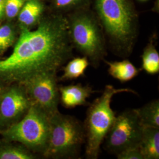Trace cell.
I'll use <instances>...</instances> for the list:
<instances>
[{
	"instance_id": "obj_1",
	"label": "cell",
	"mask_w": 159,
	"mask_h": 159,
	"mask_svg": "<svg viewBox=\"0 0 159 159\" xmlns=\"http://www.w3.org/2000/svg\"><path fill=\"white\" fill-rule=\"evenodd\" d=\"M67 17L40 21L37 29L21 27L11 54L0 60V83L23 84L37 74L58 71L73 56Z\"/></svg>"
},
{
	"instance_id": "obj_2",
	"label": "cell",
	"mask_w": 159,
	"mask_h": 159,
	"mask_svg": "<svg viewBox=\"0 0 159 159\" xmlns=\"http://www.w3.org/2000/svg\"><path fill=\"white\" fill-rule=\"evenodd\" d=\"M102 30L114 51L128 56L137 35L138 18L132 0H94Z\"/></svg>"
},
{
	"instance_id": "obj_3",
	"label": "cell",
	"mask_w": 159,
	"mask_h": 159,
	"mask_svg": "<svg viewBox=\"0 0 159 159\" xmlns=\"http://www.w3.org/2000/svg\"><path fill=\"white\" fill-rule=\"evenodd\" d=\"M121 93L137 94L127 88L116 89L112 85H106L101 96L90 105L83 124L85 131V156L88 159L98 158L100 146L116 118L111 107L114 96Z\"/></svg>"
},
{
	"instance_id": "obj_4",
	"label": "cell",
	"mask_w": 159,
	"mask_h": 159,
	"mask_svg": "<svg viewBox=\"0 0 159 159\" xmlns=\"http://www.w3.org/2000/svg\"><path fill=\"white\" fill-rule=\"evenodd\" d=\"M85 142L83 124L74 116L58 111L50 117L48 142L43 155L54 159L76 158Z\"/></svg>"
},
{
	"instance_id": "obj_5",
	"label": "cell",
	"mask_w": 159,
	"mask_h": 159,
	"mask_svg": "<svg viewBox=\"0 0 159 159\" xmlns=\"http://www.w3.org/2000/svg\"><path fill=\"white\" fill-rule=\"evenodd\" d=\"M50 131V117L31 104L22 119L0 130V134L7 141L18 143L31 152L43 154L47 148Z\"/></svg>"
},
{
	"instance_id": "obj_6",
	"label": "cell",
	"mask_w": 159,
	"mask_h": 159,
	"mask_svg": "<svg viewBox=\"0 0 159 159\" xmlns=\"http://www.w3.org/2000/svg\"><path fill=\"white\" fill-rule=\"evenodd\" d=\"M70 40L96 68L106 54L102 26L89 12L79 10L67 17Z\"/></svg>"
},
{
	"instance_id": "obj_7",
	"label": "cell",
	"mask_w": 159,
	"mask_h": 159,
	"mask_svg": "<svg viewBox=\"0 0 159 159\" xmlns=\"http://www.w3.org/2000/svg\"><path fill=\"white\" fill-rule=\"evenodd\" d=\"M143 128L135 110H125L116 117L104 139V148L117 154L126 148L139 146Z\"/></svg>"
},
{
	"instance_id": "obj_8",
	"label": "cell",
	"mask_w": 159,
	"mask_h": 159,
	"mask_svg": "<svg viewBox=\"0 0 159 159\" xmlns=\"http://www.w3.org/2000/svg\"><path fill=\"white\" fill-rule=\"evenodd\" d=\"M57 73L49 71L37 74L21 84L31 104L40 107L50 117L58 111L60 93Z\"/></svg>"
},
{
	"instance_id": "obj_9",
	"label": "cell",
	"mask_w": 159,
	"mask_h": 159,
	"mask_svg": "<svg viewBox=\"0 0 159 159\" xmlns=\"http://www.w3.org/2000/svg\"><path fill=\"white\" fill-rule=\"evenodd\" d=\"M31 105L23 85H7L0 100V130L22 119Z\"/></svg>"
},
{
	"instance_id": "obj_10",
	"label": "cell",
	"mask_w": 159,
	"mask_h": 159,
	"mask_svg": "<svg viewBox=\"0 0 159 159\" xmlns=\"http://www.w3.org/2000/svg\"><path fill=\"white\" fill-rule=\"evenodd\" d=\"M59 93L62 106L65 108H73L87 105V98L95 93V90L90 85L79 83L60 87Z\"/></svg>"
},
{
	"instance_id": "obj_11",
	"label": "cell",
	"mask_w": 159,
	"mask_h": 159,
	"mask_svg": "<svg viewBox=\"0 0 159 159\" xmlns=\"http://www.w3.org/2000/svg\"><path fill=\"white\" fill-rule=\"evenodd\" d=\"M139 147L144 159H159V128L144 127Z\"/></svg>"
},
{
	"instance_id": "obj_12",
	"label": "cell",
	"mask_w": 159,
	"mask_h": 159,
	"mask_svg": "<svg viewBox=\"0 0 159 159\" xmlns=\"http://www.w3.org/2000/svg\"><path fill=\"white\" fill-rule=\"evenodd\" d=\"M104 61L108 66L109 74L121 83H125L133 79L140 71V70L137 68L129 60L115 61L104 60Z\"/></svg>"
},
{
	"instance_id": "obj_13",
	"label": "cell",
	"mask_w": 159,
	"mask_h": 159,
	"mask_svg": "<svg viewBox=\"0 0 159 159\" xmlns=\"http://www.w3.org/2000/svg\"><path fill=\"white\" fill-rule=\"evenodd\" d=\"M43 10V4L39 0H27L19 12L18 20L22 27L29 29L37 23Z\"/></svg>"
},
{
	"instance_id": "obj_14",
	"label": "cell",
	"mask_w": 159,
	"mask_h": 159,
	"mask_svg": "<svg viewBox=\"0 0 159 159\" xmlns=\"http://www.w3.org/2000/svg\"><path fill=\"white\" fill-rule=\"evenodd\" d=\"M144 127L159 128V101H151L140 108L134 109Z\"/></svg>"
},
{
	"instance_id": "obj_15",
	"label": "cell",
	"mask_w": 159,
	"mask_h": 159,
	"mask_svg": "<svg viewBox=\"0 0 159 159\" xmlns=\"http://www.w3.org/2000/svg\"><path fill=\"white\" fill-rule=\"evenodd\" d=\"M35 157L27 148L4 139L0 142V159H33Z\"/></svg>"
},
{
	"instance_id": "obj_16",
	"label": "cell",
	"mask_w": 159,
	"mask_h": 159,
	"mask_svg": "<svg viewBox=\"0 0 159 159\" xmlns=\"http://www.w3.org/2000/svg\"><path fill=\"white\" fill-rule=\"evenodd\" d=\"M89 61L85 56L76 57L68 60V63L63 66V74L60 80L67 81L79 78L84 75L85 70L89 65Z\"/></svg>"
},
{
	"instance_id": "obj_17",
	"label": "cell",
	"mask_w": 159,
	"mask_h": 159,
	"mask_svg": "<svg viewBox=\"0 0 159 159\" xmlns=\"http://www.w3.org/2000/svg\"><path fill=\"white\" fill-rule=\"evenodd\" d=\"M142 68L148 74L154 75L159 72V54L151 41L144 48L142 56Z\"/></svg>"
},
{
	"instance_id": "obj_18",
	"label": "cell",
	"mask_w": 159,
	"mask_h": 159,
	"mask_svg": "<svg viewBox=\"0 0 159 159\" xmlns=\"http://www.w3.org/2000/svg\"><path fill=\"white\" fill-rule=\"evenodd\" d=\"M15 33L11 26L4 25L0 27V52L11 46L15 40Z\"/></svg>"
},
{
	"instance_id": "obj_19",
	"label": "cell",
	"mask_w": 159,
	"mask_h": 159,
	"mask_svg": "<svg viewBox=\"0 0 159 159\" xmlns=\"http://www.w3.org/2000/svg\"><path fill=\"white\" fill-rule=\"evenodd\" d=\"M89 0H55V6L58 9L66 10H79L87 6Z\"/></svg>"
},
{
	"instance_id": "obj_20",
	"label": "cell",
	"mask_w": 159,
	"mask_h": 159,
	"mask_svg": "<svg viewBox=\"0 0 159 159\" xmlns=\"http://www.w3.org/2000/svg\"><path fill=\"white\" fill-rule=\"evenodd\" d=\"M25 0H6L5 14L9 18L16 17L21 11Z\"/></svg>"
},
{
	"instance_id": "obj_21",
	"label": "cell",
	"mask_w": 159,
	"mask_h": 159,
	"mask_svg": "<svg viewBox=\"0 0 159 159\" xmlns=\"http://www.w3.org/2000/svg\"><path fill=\"white\" fill-rule=\"evenodd\" d=\"M116 155L119 159H144L139 146L126 148Z\"/></svg>"
},
{
	"instance_id": "obj_22",
	"label": "cell",
	"mask_w": 159,
	"mask_h": 159,
	"mask_svg": "<svg viewBox=\"0 0 159 159\" xmlns=\"http://www.w3.org/2000/svg\"><path fill=\"white\" fill-rule=\"evenodd\" d=\"M5 2L6 0H0V19H1L5 14Z\"/></svg>"
},
{
	"instance_id": "obj_23",
	"label": "cell",
	"mask_w": 159,
	"mask_h": 159,
	"mask_svg": "<svg viewBox=\"0 0 159 159\" xmlns=\"http://www.w3.org/2000/svg\"><path fill=\"white\" fill-rule=\"evenodd\" d=\"M7 86V85H4V84H2L0 83V100L1 99V97H2V96L4 93V92L6 90Z\"/></svg>"
},
{
	"instance_id": "obj_24",
	"label": "cell",
	"mask_w": 159,
	"mask_h": 159,
	"mask_svg": "<svg viewBox=\"0 0 159 159\" xmlns=\"http://www.w3.org/2000/svg\"><path fill=\"white\" fill-rule=\"evenodd\" d=\"M140 1H146V0H140Z\"/></svg>"
}]
</instances>
